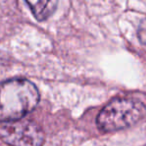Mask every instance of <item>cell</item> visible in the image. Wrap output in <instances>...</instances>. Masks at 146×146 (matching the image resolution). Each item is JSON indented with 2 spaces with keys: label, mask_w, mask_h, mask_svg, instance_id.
Wrapping results in <instances>:
<instances>
[{
  "label": "cell",
  "mask_w": 146,
  "mask_h": 146,
  "mask_svg": "<svg viewBox=\"0 0 146 146\" xmlns=\"http://www.w3.org/2000/svg\"><path fill=\"white\" fill-rule=\"evenodd\" d=\"M40 95L27 79H10L0 84V122L18 121L37 106Z\"/></svg>",
  "instance_id": "cell-1"
},
{
  "label": "cell",
  "mask_w": 146,
  "mask_h": 146,
  "mask_svg": "<svg viewBox=\"0 0 146 146\" xmlns=\"http://www.w3.org/2000/svg\"><path fill=\"white\" fill-rule=\"evenodd\" d=\"M2 62H3V57H2V55H1V53H0V65L2 64Z\"/></svg>",
  "instance_id": "cell-5"
},
{
  "label": "cell",
  "mask_w": 146,
  "mask_h": 146,
  "mask_svg": "<svg viewBox=\"0 0 146 146\" xmlns=\"http://www.w3.org/2000/svg\"><path fill=\"white\" fill-rule=\"evenodd\" d=\"M0 139L10 146H42L45 134L36 122L21 119L0 124Z\"/></svg>",
  "instance_id": "cell-3"
},
{
  "label": "cell",
  "mask_w": 146,
  "mask_h": 146,
  "mask_svg": "<svg viewBox=\"0 0 146 146\" xmlns=\"http://www.w3.org/2000/svg\"><path fill=\"white\" fill-rule=\"evenodd\" d=\"M146 115V107L133 98H115L99 112L96 123L104 132H114L131 127Z\"/></svg>",
  "instance_id": "cell-2"
},
{
  "label": "cell",
  "mask_w": 146,
  "mask_h": 146,
  "mask_svg": "<svg viewBox=\"0 0 146 146\" xmlns=\"http://www.w3.org/2000/svg\"><path fill=\"white\" fill-rule=\"evenodd\" d=\"M26 4L30 7L35 18L39 21L45 20L48 18L57 6L56 1H46V0H39V1H26Z\"/></svg>",
  "instance_id": "cell-4"
}]
</instances>
